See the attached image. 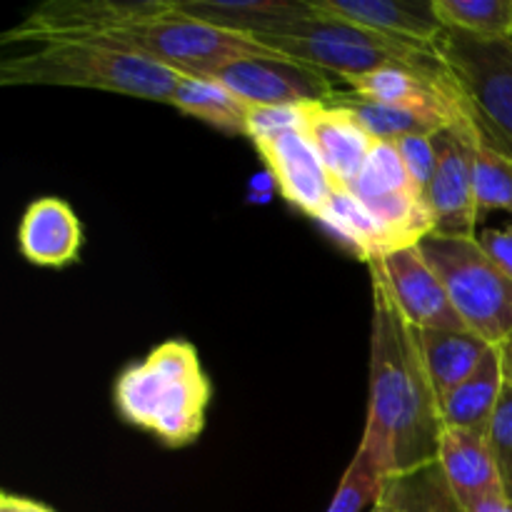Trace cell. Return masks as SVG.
I'll list each match as a JSON object with an SVG mask.
<instances>
[{
    "label": "cell",
    "mask_w": 512,
    "mask_h": 512,
    "mask_svg": "<svg viewBox=\"0 0 512 512\" xmlns=\"http://www.w3.org/2000/svg\"><path fill=\"white\" fill-rule=\"evenodd\" d=\"M485 440H488L490 455H493V463L498 468L503 493L508 495V500H512V388H508V385L500 395L498 410L490 420Z\"/></svg>",
    "instance_id": "28"
},
{
    "label": "cell",
    "mask_w": 512,
    "mask_h": 512,
    "mask_svg": "<svg viewBox=\"0 0 512 512\" xmlns=\"http://www.w3.org/2000/svg\"><path fill=\"white\" fill-rule=\"evenodd\" d=\"M258 40L275 53L313 65L343 83L388 68H403L435 80L448 78V70L435 48H420L338 20H300L280 30L278 35H260Z\"/></svg>",
    "instance_id": "4"
},
{
    "label": "cell",
    "mask_w": 512,
    "mask_h": 512,
    "mask_svg": "<svg viewBox=\"0 0 512 512\" xmlns=\"http://www.w3.org/2000/svg\"><path fill=\"white\" fill-rule=\"evenodd\" d=\"M210 395V380L188 340L160 343L148 358L128 365L113 388L120 418L168 448H185L200 438Z\"/></svg>",
    "instance_id": "3"
},
{
    "label": "cell",
    "mask_w": 512,
    "mask_h": 512,
    "mask_svg": "<svg viewBox=\"0 0 512 512\" xmlns=\"http://www.w3.org/2000/svg\"><path fill=\"white\" fill-rule=\"evenodd\" d=\"M18 250L40 268H65L83 250V225L65 200L38 198L18 225Z\"/></svg>",
    "instance_id": "17"
},
{
    "label": "cell",
    "mask_w": 512,
    "mask_h": 512,
    "mask_svg": "<svg viewBox=\"0 0 512 512\" xmlns=\"http://www.w3.org/2000/svg\"><path fill=\"white\" fill-rule=\"evenodd\" d=\"M483 253L512 280V223L505 228H488L475 235Z\"/></svg>",
    "instance_id": "31"
},
{
    "label": "cell",
    "mask_w": 512,
    "mask_h": 512,
    "mask_svg": "<svg viewBox=\"0 0 512 512\" xmlns=\"http://www.w3.org/2000/svg\"><path fill=\"white\" fill-rule=\"evenodd\" d=\"M310 143L318 150L335 188H350L368 163L375 140L350 110L330 103H313L308 110Z\"/></svg>",
    "instance_id": "15"
},
{
    "label": "cell",
    "mask_w": 512,
    "mask_h": 512,
    "mask_svg": "<svg viewBox=\"0 0 512 512\" xmlns=\"http://www.w3.org/2000/svg\"><path fill=\"white\" fill-rule=\"evenodd\" d=\"M505 390L500 350L493 348L468 380L440 398V418L445 430H468L475 435H488L490 420L498 410L500 395Z\"/></svg>",
    "instance_id": "19"
},
{
    "label": "cell",
    "mask_w": 512,
    "mask_h": 512,
    "mask_svg": "<svg viewBox=\"0 0 512 512\" xmlns=\"http://www.w3.org/2000/svg\"><path fill=\"white\" fill-rule=\"evenodd\" d=\"M205 78L223 83L248 105L328 103L338 93L333 75L313 65L298 63L288 55L233 60Z\"/></svg>",
    "instance_id": "12"
},
{
    "label": "cell",
    "mask_w": 512,
    "mask_h": 512,
    "mask_svg": "<svg viewBox=\"0 0 512 512\" xmlns=\"http://www.w3.org/2000/svg\"><path fill=\"white\" fill-rule=\"evenodd\" d=\"M310 105H250L248 138L258 140L268 138V135L293 133V130L305 133Z\"/></svg>",
    "instance_id": "29"
},
{
    "label": "cell",
    "mask_w": 512,
    "mask_h": 512,
    "mask_svg": "<svg viewBox=\"0 0 512 512\" xmlns=\"http://www.w3.org/2000/svg\"><path fill=\"white\" fill-rule=\"evenodd\" d=\"M468 512H512V500H508L505 493L485 495Z\"/></svg>",
    "instance_id": "33"
},
{
    "label": "cell",
    "mask_w": 512,
    "mask_h": 512,
    "mask_svg": "<svg viewBox=\"0 0 512 512\" xmlns=\"http://www.w3.org/2000/svg\"><path fill=\"white\" fill-rule=\"evenodd\" d=\"M473 185L480 220L493 210L512 213V160L480 138L473 155Z\"/></svg>",
    "instance_id": "26"
},
{
    "label": "cell",
    "mask_w": 512,
    "mask_h": 512,
    "mask_svg": "<svg viewBox=\"0 0 512 512\" xmlns=\"http://www.w3.org/2000/svg\"><path fill=\"white\" fill-rule=\"evenodd\" d=\"M435 163L433 180L425 190V203L435 220V233L448 238L478 235V205L473 185V155L478 133L468 118L448 125L433 135Z\"/></svg>",
    "instance_id": "9"
},
{
    "label": "cell",
    "mask_w": 512,
    "mask_h": 512,
    "mask_svg": "<svg viewBox=\"0 0 512 512\" xmlns=\"http://www.w3.org/2000/svg\"><path fill=\"white\" fill-rule=\"evenodd\" d=\"M0 512H53V510L45 508V505H40V503H35V500L18 498V495L5 493L3 498H0Z\"/></svg>",
    "instance_id": "32"
},
{
    "label": "cell",
    "mask_w": 512,
    "mask_h": 512,
    "mask_svg": "<svg viewBox=\"0 0 512 512\" xmlns=\"http://www.w3.org/2000/svg\"><path fill=\"white\" fill-rule=\"evenodd\" d=\"M398 148L400 160H403L408 178L413 183L415 193L425 198L430 180H433L435 163H438V153H435V140L433 135H408L395 143Z\"/></svg>",
    "instance_id": "30"
},
{
    "label": "cell",
    "mask_w": 512,
    "mask_h": 512,
    "mask_svg": "<svg viewBox=\"0 0 512 512\" xmlns=\"http://www.w3.org/2000/svg\"><path fill=\"white\" fill-rule=\"evenodd\" d=\"M438 463L455 500L465 512L485 495L503 493L485 435L468 433V430H445L440 438Z\"/></svg>",
    "instance_id": "18"
},
{
    "label": "cell",
    "mask_w": 512,
    "mask_h": 512,
    "mask_svg": "<svg viewBox=\"0 0 512 512\" xmlns=\"http://www.w3.org/2000/svg\"><path fill=\"white\" fill-rule=\"evenodd\" d=\"M373 283L390 295L410 328L415 330H468L450 303L443 280L425 260L418 245L393 250L368 263Z\"/></svg>",
    "instance_id": "10"
},
{
    "label": "cell",
    "mask_w": 512,
    "mask_h": 512,
    "mask_svg": "<svg viewBox=\"0 0 512 512\" xmlns=\"http://www.w3.org/2000/svg\"><path fill=\"white\" fill-rule=\"evenodd\" d=\"M183 75L105 38H53L0 63L3 85L90 88L170 103Z\"/></svg>",
    "instance_id": "2"
},
{
    "label": "cell",
    "mask_w": 512,
    "mask_h": 512,
    "mask_svg": "<svg viewBox=\"0 0 512 512\" xmlns=\"http://www.w3.org/2000/svg\"><path fill=\"white\" fill-rule=\"evenodd\" d=\"M173 8L200 23L260 38L300 20L320 18L310 0H173Z\"/></svg>",
    "instance_id": "16"
},
{
    "label": "cell",
    "mask_w": 512,
    "mask_h": 512,
    "mask_svg": "<svg viewBox=\"0 0 512 512\" xmlns=\"http://www.w3.org/2000/svg\"><path fill=\"white\" fill-rule=\"evenodd\" d=\"M170 105L183 115L203 120L228 135H248L250 105L213 78L183 75Z\"/></svg>",
    "instance_id": "22"
},
{
    "label": "cell",
    "mask_w": 512,
    "mask_h": 512,
    "mask_svg": "<svg viewBox=\"0 0 512 512\" xmlns=\"http://www.w3.org/2000/svg\"><path fill=\"white\" fill-rule=\"evenodd\" d=\"M350 193L388 230L395 250L418 245L435 233V220L425 198L415 193L395 143H375Z\"/></svg>",
    "instance_id": "8"
},
{
    "label": "cell",
    "mask_w": 512,
    "mask_h": 512,
    "mask_svg": "<svg viewBox=\"0 0 512 512\" xmlns=\"http://www.w3.org/2000/svg\"><path fill=\"white\" fill-rule=\"evenodd\" d=\"M385 473L378 468L368 450L360 445L355 458L350 460L348 470H345L340 488L335 493L333 503L328 512H360L365 505H375L383 495L385 488Z\"/></svg>",
    "instance_id": "27"
},
{
    "label": "cell",
    "mask_w": 512,
    "mask_h": 512,
    "mask_svg": "<svg viewBox=\"0 0 512 512\" xmlns=\"http://www.w3.org/2000/svg\"><path fill=\"white\" fill-rule=\"evenodd\" d=\"M378 503L403 512H465L455 500L438 460L410 473L390 475Z\"/></svg>",
    "instance_id": "23"
},
{
    "label": "cell",
    "mask_w": 512,
    "mask_h": 512,
    "mask_svg": "<svg viewBox=\"0 0 512 512\" xmlns=\"http://www.w3.org/2000/svg\"><path fill=\"white\" fill-rule=\"evenodd\" d=\"M318 223L328 228L343 245H348L360 260L370 263L385 253H393L395 245L388 230L378 223L373 213L355 198L350 190L335 188L328 208L320 213Z\"/></svg>",
    "instance_id": "21"
},
{
    "label": "cell",
    "mask_w": 512,
    "mask_h": 512,
    "mask_svg": "<svg viewBox=\"0 0 512 512\" xmlns=\"http://www.w3.org/2000/svg\"><path fill=\"white\" fill-rule=\"evenodd\" d=\"M95 38H105L110 43L135 50V53L148 55V58L173 68L175 73L193 75V78H205L233 60L280 55L253 35L230 33V30L200 23V20L178 13L175 8L148 23L110 30V33L95 35Z\"/></svg>",
    "instance_id": "7"
},
{
    "label": "cell",
    "mask_w": 512,
    "mask_h": 512,
    "mask_svg": "<svg viewBox=\"0 0 512 512\" xmlns=\"http://www.w3.org/2000/svg\"><path fill=\"white\" fill-rule=\"evenodd\" d=\"M320 18L373 30L420 48H435L445 25L433 0H310Z\"/></svg>",
    "instance_id": "14"
},
{
    "label": "cell",
    "mask_w": 512,
    "mask_h": 512,
    "mask_svg": "<svg viewBox=\"0 0 512 512\" xmlns=\"http://www.w3.org/2000/svg\"><path fill=\"white\" fill-rule=\"evenodd\" d=\"M173 10V0H55L38 5L18 28L5 33V43H43L53 38H95L110 30L148 23Z\"/></svg>",
    "instance_id": "11"
},
{
    "label": "cell",
    "mask_w": 512,
    "mask_h": 512,
    "mask_svg": "<svg viewBox=\"0 0 512 512\" xmlns=\"http://www.w3.org/2000/svg\"><path fill=\"white\" fill-rule=\"evenodd\" d=\"M370 512H403V510L393 508V505H385V503H375V505H373V510H370Z\"/></svg>",
    "instance_id": "35"
},
{
    "label": "cell",
    "mask_w": 512,
    "mask_h": 512,
    "mask_svg": "<svg viewBox=\"0 0 512 512\" xmlns=\"http://www.w3.org/2000/svg\"><path fill=\"white\" fill-rule=\"evenodd\" d=\"M328 103L350 110L363 123V128L373 135L375 143H398L400 138H408V135H435L443 130L430 123L428 118L410 113V110L373 103V100L360 98L350 90H338Z\"/></svg>",
    "instance_id": "24"
},
{
    "label": "cell",
    "mask_w": 512,
    "mask_h": 512,
    "mask_svg": "<svg viewBox=\"0 0 512 512\" xmlns=\"http://www.w3.org/2000/svg\"><path fill=\"white\" fill-rule=\"evenodd\" d=\"M415 343L438 400L475 373L495 348L470 330H415Z\"/></svg>",
    "instance_id": "20"
},
{
    "label": "cell",
    "mask_w": 512,
    "mask_h": 512,
    "mask_svg": "<svg viewBox=\"0 0 512 512\" xmlns=\"http://www.w3.org/2000/svg\"><path fill=\"white\" fill-rule=\"evenodd\" d=\"M445 28L480 38H512V0H433Z\"/></svg>",
    "instance_id": "25"
},
{
    "label": "cell",
    "mask_w": 512,
    "mask_h": 512,
    "mask_svg": "<svg viewBox=\"0 0 512 512\" xmlns=\"http://www.w3.org/2000/svg\"><path fill=\"white\" fill-rule=\"evenodd\" d=\"M500 350V363H503V375H505V385L512 388V333L505 343L498 345Z\"/></svg>",
    "instance_id": "34"
},
{
    "label": "cell",
    "mask_w": 512,
    "mask_h": 512,
    "mask_svg": "<svg viewBox=\"0 0 512 512\" xmlns=\"http://www.w3.org/2000/svg\"><path fill=\"white\" fill-rule=\"evenodd\" d=\"M475 133L512 160V38H480L445 28L435 40Z\"/></svg>",
    "instance_id": "5"
},
{
    "label": "cell",
    "mask_w": 512,
    "mask_h": 512,
    "mask_svg": "<svg viewBox=\"0 0 512 512\" xmlns=\"http://www.w3.org/2000/svg\"><path fill=\"white\" fill-rule=\"evenodd\" d=\"M443 433L440 400L413 328L390 295L373 283L370 403L360 445L390 478L435 463Z\"/></svg>",
    "instance_id": "1"
},
{
    "label": "cell",
    "mask_w": 512,
    "mask_h": 512,
    "mask_svg": "<svg viewBox=\"0 0 512 512\" xmlns=\"http://www.w3.org/2000/svg\"><path fill=\"white\" fill-rule=\"evenodd\" d=\"M255 150L265 160V168L273 175L280 195L293 208L318 220L328 208L335 183L325 170L318 150L310 143L308 133H278L253 140Z\"/></svg>",
    "instance_id": "13"
},
{
    "label": "cell",
    "mask_w": 512,
    "mask_h": 512,
    "mask_svg": "<svg viewBox=\"0 0 512 512\" xmlns=\"http://www.w3.org/2000/svg\"><path fill=\"white\" fill-rule=\"evenodd\" d=\"M470 333L498 348L512 333V280L475 238L428 235L418 243Z\"/></svg>",
    "instance_id": "6"
}]
</instances>
